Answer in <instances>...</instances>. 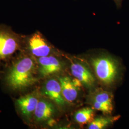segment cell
Wrapping results in <instances>:
<instances>
[{"instance_id": "8992f818", "label": "cell", "mask_w": 129, "mask_h": 129, "mask_svg": "<svg viewBox=\"0 0 129 129\" xmlns=\"http://www.w3.org/2000/svg\"><path fill=\"white\" fill-rule=\"evenodd\" d=\"M39 100L37 93L34 92L20 97L16 101V105L20 113L27 120L32 119Z\"/></svg>"}, {"instance_id": "5b68a950", "label": "cell", "mask_w": 129, "mask_h": 129, "mask_svg": "<svg viewBox=\"0 0 129 129\" xmlns=\"http://www.w3.org/2000/svg\"><path fill=\"white\" fill-rule=\"evenodd\" d=\"M38 71L42 77H47L60 72L63 68L62 62L56 57L49 55L38 58Z\"/></svg>"}, {"instance_id": "ba28073f", "label": "cell", "mask_w": 129, "mask_h": 129, "mask_svg": "<svg viewBox=\"0 0 129 129\" xmlns=\"http://www.w3.org/2000/svg\"><path fill=\"white\" fill-rule=\"evenodd\" d=\"M71 71L73 76L87 87H92L95 82V78L87 66L78 62H72Z\"/></svg>"}, {"instance_id": "30bf717a", "label": "cell", "mask_w": 129, "mask_h": 129, "mask_svg": "<svg viewBox=\"0 0 129 129\" xmlns=\"http://www.w3.org/2000/svg\"><path fill=\"white\" fill-rule=\"evenodd\" d=\"M62 93L67 102H73L78 96V88L75 84L73 80L68 76H62L58 78Z\"/></svg>"}, {"instance_id": "7a4b0ae2", "label": "cell", "mask_w": 129, "mask_h": 129, "mask_svg": "<svg viewBox=\"0 0 129 129\" xmlns=\"http://www.w3.org/2000/svg\"><path fill=\"white\" fill-rule=\"evenodd\" d=\"M91 63L101 83L109 86L115 82L119 73V64L115 59L109 55H99L92 58Z\"/></svg>"}, {"instance_id": "4fadbf2b", "label": "cell", "mask_w": 129, "mask_h": 129, "mask_svg": "<svg viewBox=\"0 0 129 129\" xmlns=\"http://www.w3.org/2000/svg\"><path fill=\"white\" fill-rule=\"evenodd\" d=\"M119 117H99L94 119L88 126V129H102L114 122Z\"/></svg>"}, {"instance_id": "52a82bcc", "label": "cell", "mask_w": 129, "mask_h": 129, "mask_svg": "<svg viewBox=\"0 0 129 129\" xmlns=\"http://www.w3.org/2000/svg\"><path fill=\"white\" fill-rule=\"evenodd\" d=\"M42 93L58 106L63 107L65 105L66 100L63 96L59 80L55 78L47 80L43 86Z\"/></svg>"}, {"instance_id": "277c9868", "label": "cell", "mask_w": 129, "mask_h": 129, "mask_svg": "<svg viewBox=\"0 0 129 129\" xmlns=\"http://www.w3.org/2000/svg\"><path fill=\"white\" fill-rule=\"evenodd\" d=\"M23 47H25L32 55L37 58L50 55L54 48L39 31L27 37L24 36Z\"/></svg>"}, {"instance_id": "3957f363", "label": "cell", "mask_w": 129, "mask_h": 129, "mask_svg": "<svg viewBox=\"0 0 129 129\" xmlns=\"http://www.w3.org/2000/svg\"><path fill=\"white\" fill-rule=\"evenodd\" d=\"M24 36L5 25H0V62L7 60L23 47Z\"/></svg>"}, {"instance_id": "5bb4252c", "label": "cell", "mask_w": 129, "mask_h": 129, "mask_svg": "<svg viewBox=\"0 0 129 129\" xmlns=\"http://www.w3.org/2000/svg\"><path fill=\"white\" fill-rule=\"evenodd\" d=\"M91 104L94 109L98 111H101L105 114H110L113 111V108L109 106L102 104L98 102L91 100Z\"/></svg>"}, {"instance_id": "9c48e42d", "label": "cell", "mask_w": 129, "mask_h": 129, "mask_svg": "<svg viewBox=\"0 0 129 129\" xmlns=\"http://www.w3.org/2000/svg\"><path fill=\"white\" fill-rule=\"evenodd\" d=\"M55 113V106L52 102L39 98L33 118L37 122H42L50 120Z\"/></svg>"}, {"instance_id": "7c38bea8", "label": "cell", "mask_w": 129, "mask_h": 129, "mask_svg": "<svg viewBox=\"0 0 129 129\" xmlns=\"http://www.w3.org/2000/svg\"><path fill=\"white\" fill-rule=\"evenodd\" d=\"M113 95L110 92L99 89L92 93L91 100L113 108Z\"/></svg>"}, {"instance_id": "6da1fadb", "label": "cell", "mask_w": 129, "mask_h": 129, "mask_svg": "<svg viewBox=\"0 0 129 129\" xmlns=\"http://www.w3.org/2000/svg\"><path fill=\"white\" fill-rule=\"evenodd\" d=\"M37 62L33 56H22L10 68L5 76V82L14 90H23L37 82Z\"/></svg>"}, {"instance_id": "9a60e30c", "label": "cell", "mask_w": 129, "mask_h": 129, "mask_svg": "<svg viewBox=\"0 0 129 129\" xmlns=\"http://www.w3.org/2000/svg\"><path fill=\"white\" fill-rule=\"evenodd\" d=\"M115 3L117 8L118 9H120L121 7V5L122 4L123 0H113Z\"/></svg>"}, {"instance_id": "8fae6325", "label": "cell", "mask_w": 129, "mask_h": 129, "mask_svg": "<svg viewBox=\"0 0 129 129\" xmlns=\"http://www.w3.org/2000/svg\"><path fill=\"white\" fill-rule=\"evenodd\" d=\"M94 112L89 107H85L77 111L75 114V120L81 125L90 123L94 119Z\"/></svg>"}]
</instances>
